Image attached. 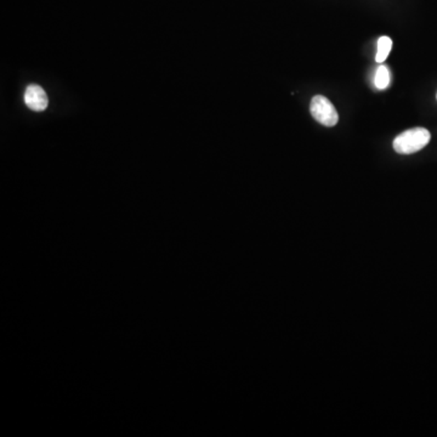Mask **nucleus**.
<instances>
[{
  "label": "nucleus",
  "instance_id": "1",
  "mask_svg": "<svg viewBox=\"0 0 437 437\" xmlns=\"http://www.w3.org/2000/svg\"><path fill=\"white\" fill-rule=\"evenodd\" d=\"M430 131L425 128H413L403 131L394 140V149L397 154H412L423 149L430 142Z\"/></svg>",
  "mask_w": 437,
  "mask_h": 437
},
{
  "label": "nucleus",
  "instance_id": "2",
  "mask_svg": "<svg viewBox=\"0 0 437 437\" xmlns=\"http://www.w3.org/2000/svg\"><path fill=\"white\" fill-rule=\"evenodd\" d=\"M310 111L315 121L321 123L322 126H334L339 121V114L335 110L334 105L328 98L321 95L313 96L310 105Z\"/></svg>",
  "mask_w": 437,
  "mask_h": 437
},
{
  "label": "nucleus",
  "instance_id": "3",
  "mask_svg": "<svg viewBox=\"0 0 437 437\" xmlns=\"http://www.w3.org/2000/svg\"><path fill=\"white\" fill-rule=\"evenodd\" d=\"M24 100L26 106L29 110L36 112H42L47 110L49 105V98H47L45 90L37 84H31L28 85L24 90Z\"/></svg>",
  "mask_w": 437,
  "mask_h": 437
},
{
  "label": "nucleus",
  "instance_id": "4",
  "mask_svg": "<svg viewBox=\"0 0 437 437\" xmlns=\"http://www.w3.org/2000/svg\"><path fill=\"white\" fill-rule=\"evenodd\" d=\"M391 83L390 71L385 65L379 66L374 77V85L379 90H385Z\"/></svg>",
  "mask_w": 437,
  "mask_h": 437
},
{
  "label": "nucleus",
  "instance_id": "5",
  "mask_svg": "<svg viewBox=\"0 0 437 437\" xmlns=\"http://www.w3.org/2000/svg\"><path fill=\"white\" fill-rule=\"evenodd\" d=\"M392 47V40L389 37L379 38L378 40V52L376 55L377 62H384L390 54Z\"/></svg>",
  "mask_w": 437,
  "mask_h": 437
}]
</instances>
